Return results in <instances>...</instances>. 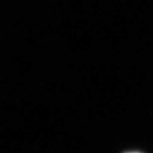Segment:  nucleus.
<instances>
[{
	"label": "nucleus",
	"mask_w": 153,
	"mask_h": 153,
	"mask_svg": "<svg viewBox=\"0 0 153 153\" xmlns=\"http://www.w3.org/2000/svg\"><path fill=\"white\" fill-rule=\"evenodd\" d=\"M128 153H141V152H128Z\"/></svg>",
	"instance_id": "1"
}]
</instances>
